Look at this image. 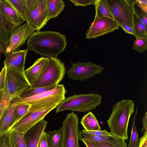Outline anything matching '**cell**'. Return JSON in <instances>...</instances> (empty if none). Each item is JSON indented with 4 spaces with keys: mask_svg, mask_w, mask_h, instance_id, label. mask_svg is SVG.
<instances>
[{
    "mask_svg": "<svg viewBox=\"0 0 147 147\" xmlns=\"http://www.w3.org/2000/svg\"><path fill=\"white\" fill-rule=\"evenodd\" d=\"M65 36L55 31H37L27 40L28 50L32 51L42 57H57L67 46Z\"/></svg>",
    "mask_w": 147,
    "mask_h": 147,
    "instance_id": "obj_1",
    "label": "cell"
},
{
    "mask_svg": "<svg viewBox=\"0 0 147 147\" xmlns=\"http://www.w3.org/2000/svg\"><path fill=\"white\" fill-rule=\"evenodd\" d=\"M134 103L132 100L123 99L115 104L107 121L110 133L113 135L127 140L129 118L134 111Z\"/></svg>",
    "mask_w": 147,
    "mask_h": 147,
    "instance_id": "obj_2",
    "label": "cell"
},
{
    "mask_svg": "<svg viewBox=\"0 0 147 147\" xmlns=\"http://www.w3.org/2000/svg\"><path fill=\"white\" fill-rule=\"evenodd\" d=\"M101 96L97 94H76L65 98L56 107V113L65 110L84 113L95 109L101 103Z\"/></svg>",
    "mask_w": 147,
    "mask_h": 147,
    "instance_id": "obj_3",
    "label": "cell"
},
{
    "mask_svg": "<svg viewBox=\"0 0 147 147\" xmlns=\"http://www.w3.org/2000/svg\"><path fill=\"white\" fill-rule=\"evenodd\" d=\"M67 90L63 84H59L53 89L29 97L19 98L31 105L29 111L39 110L50 105L61 103L65 98Z\"/></svg>",
    "mask_w": 147,
    "mask_h": 147,
    "instance_id": "obj_4",
    "label": "cell"
},
{
    "mask_svg": "<svg viewBox=\"0 0 147 147\" xmlns=\"http://www.w3.org/2000/svg\"><path fill=\"white\" fill-rule=\"evenodd\" d=\"M49 57L48 65L41 76L31 87L56 86L63 78L66 71L63 63L57 57Z\"/></svg>",
    "mask_w": 147,
    "mask_h": 147,
    "instance_id": "obj_5",
    "label": "cell"
},
{
    "mask_svg": "<svg viewBox=\"0 0 147 147\" xmlns=\"http://www.w3.org/2000/svg\"><path fill=\"white\" fill-rule=\"evenodd\" d=\"M5 87L3 90L11 99L19 98L22 94L31 86L24 72L6 67Z\"/></svg>",
    "mask_w": 147,
    "mask_h": 147,
    "instance_id": "obj_6",
    "label": "cell"
},
{
    "mask_svg": "<svg viewBox=\"0 0 147 147\" xmlns=\"http://www.w3.org/2000/svg\"><path fill=\"white\" fill-rule=\"evenodd\" d=\"M106 1L114 20L119 26L120 27L122 26L126 25L134 29V1L106 0Z\"/></svg>",
    "mask_w": 147,
    "mask_h": 147,
    "instance_id": "obj_7",
    "label": "cell"
},
{
    "mask_svg": "<svg viewBox=\"0 0 147 147\" xmlns=\"http://www.w3.org/2000/svg\"><path fill=\"white\" fill-rule=\"evenodd\" d=\"M49 20L47 0H35L28 8L26 22L32 29L40 31Z\"/></svg>",
    "mask_w": 147,
    "mask_h": 147,
    "instance_id": "obj_8",
    "label": "cell"
},
{
    "mask_svg": "<svg viewBox=\"0 0 147 147\" xmlns=\"http://www.w3.org/2000/svg\"><path fill=\"white\" fill-rule=\"evenodd\" d=\"M79 119L74 112L69 113L63 122V147H80Z\"/></svg>",
    "mask_w": 147,
    "mask_h": 147,
    "instance_id": "obj_9",
    "label": "cell"
},
{
    "mask_svg": "<svg viewBox=\"0 0 147 147\" xmlns=\"http://www.w3.org/2000/svg\"><path fill=\"white\" fill-rule=\"evenodd\" d=\"M59 104L55 103L35 111H29L9 129L24 134L33 125L44 119L49 113L56 108Z\"/></svg>",
    "mask_w": 147,
    "mask_h": 147,
    "instance_id": "obj_10",
    "label": "cell"
},
{
    "mask_svg": "<svg viewBox=\"0 0 147 147\" xmlns=\"http://www.w3.org/2000/svg\"><path fill=\"white\" fill-rule=\"evenodd\" d=\"M104 67L90 62H78L72 63L67 72L68 78L71 80L84 81L99 74Z\"/></svg>",
    "mask_w": 147,
    "mask_h": 147,
    "instance_id": "obj_11",
    "label": "cell"
},
{
    "mask_svg": "<svg viewBox=\"0 0 147 147\" xmlns=\"http://www.w3.org/2000/svg\"><path fill=\"white\" fill-rule=\"evenodd\" d=\"M119 26L114 20L103 17L95 18L86 34V38L91 39L113 32Z\"/></svg>",
    "mask_w": 147,
    "mask_h": 147,
    "instance_id": "obj_12",
    "label": "cell"
},
{
    "mask_svg": "<svg viewBox=\"0 0 147 147\" xmlns=\"http://www.w3.org/2000/svg\"><path fill=\"white\" fill-rule=\"evenodd\" d=\"M35 30L29 26L27 22L24 24L15 27L11 32L9 45L4 55H7L20 50L28 37Z\"/></svg>",
    "mask_w": 147,
    "mask_h": 147,
    "instance_id": "obj_13",
    "label": "cell"
},
{
    "mask_svg": "<svg viewBox=\"0 0 147 147\" xmlns=\"http://www.w3.org/2000/svg\"><path fill=\"white\" fill-rule=\"evenodd\" d=\"M47 121L43 119L23 134L27 147H37L41 136L45 131Z\"/></svg>",
    "mask_w": 147,
    "mask_h": 147,
    "instance_id": "obj_14",
    "label": "cell"
},
{
    "mask_svg": "<svg viewBox=\"0 0 147 147\" xmlns=\"http://www.w3.org/2000/svg\"><path fill=\"white\" fill-rule=\"evenodd\" d=\"M79 140L97 142L115 147H127L125 140L122 138L114 136L109 137L94 136L87 133L84 129L80 132Z\"/></svg>",
    "mask_w": 147,
    "mask_h": 147,
    "instance_id": "obj_15",
    "label": "cell"
},
{
    "mask_svg": "<svg viewBox=\"0 0 147 147\" xmlns=\"http://www.w3.org/2000/svg\"><path fill=\"white\" fill-rule=\"evenodd\" d=\"M49 60L48 57H40L36 60L31 66L24 71L26 77L31 87L41 76L48 65Z\"/></svg>",
    "mask_w": 147,
    "mask_h": 147,
    "instance_id": "obj_16",
    "label": "cell"
},
{
    "mask_svg": "<svg viewBox=\"0 0 147 147\" xmlns=\"http://www.w3.org/2000/svg\"><path fill=\"white\" fill-rule=\"evenodd\" d=\"M28 50V49H20L7 55L4 62V66L24 72L26 57Z\"/></svg>",
    "mask_w": 147,
    "mask_h": 147,
    "instance_id": "obj_17",
    "label": "cell"
},
{
    "mask_svg": "<svg viewBox=\"0 0 147 147\" xmlns=\"http://www.w3.org/2000/svg\"><path fill=\"white\" fill-rule=\"evenodd\" d=\"M0 9L6 20L15 27L21 25L25 22L6 0H0Z\"/></svg>",
    "mask_w": 147,
    "mask_h": 147,
    "instance_id": "obj_18",
    "label": "cell"
},
{
    "mask_svg": "<svg viewBox=\"0 0 147 147\" xmlns=\"http://www.w3.org/2000/svg\"><path fill=\"white\" fill-rule=\"evenodd\" d=\"M18 99L12 100L7 110L0 119V133L6 131L14 123V109Z\"/></svg>",
    "mask_w": 147,
    "mask_h": 147,
    "instance_id": "obj_19",
    "label": "cell"
},
{
    "mask_svg": "<svg viewBox=\"0 0 147 147\" xmlns=\"http://www.w3.org/2000/svg\"><path fill=\"white\" fill-rule=\"evenodd\" d=\"M15 27L6 20L0 9V40L6 48L9 45L11 32Z\"/></svg>",
    "mask_w": 147,
    "mask_h": 147,
    "instance_id": "obj_20",
    "label": "cell"
},
{
    "mask_svg": "<svg viewBox=\"0 0 147 147\" xmlns=\"http://www.w3.org/2000/svg\"><path fill=\"white\" fill-rule=\"evenodd\" d=\"M80 123L85 130L94 131L101 130L98 121L92 112L85 114L81 119Z\"/></svg>",
    "mask_w": 147,
    "mask_h": 147,
    "instance_id": "obj_21",
    "label": "cell"
},
{
    "mask_svg": "<svg viewBox=\"0 0 147 147\" xmlns=\"http://www.w3.org/2000/svg\"><path fill=\"white\" fill-rule=\"evenodd\" d=\"M94 4L95 9V18L105 17L114 20L106 0H95Z\"/></svg>",
    "mask_w": 147,
    "mask_h": 147,
    "instance_id": "obj_22",
    "label": "cell"
},
{
    "mask_svg": "<svg viewBox=\"0 0 147 147\" xmlns=\"http://www.w3.org/2000/svg\"><path fill=\"white\" fill-rule=\"evenodd\" d=\"M47 134L48 147H63L62 128L57 130L48 131Z\"/></svg>",
    "mask_w": 147,
    "mask_h": 147,
    "instance_id": "obj_23",
    "label": "cell"
},
{
    "mask_svg": "<svg viewBox=\"0 0 147 147\" xmlns=\"http://www.w3.org/2000/svg\"><path fill=\"white\" fill-rule=\"evenodd\" d=\"M49 18L57 17L64 9L65 3L62 0H47Z\"/></svg>",
    "mask_w": 147,
    "mask_h": 147,
    "instance_id": "obj_24",
    "label": "cell"
},
{
    "mask_svg": "<svg viewBox=\"0 0 147 147\" xmlns=\"http://www.w3.org/2000/svg\"><path fill=\"white\" fill-rule=\"evenodd\" d=\"M24 21L26 22L27 7L26 0H6Z\"/></svg>",
    "mask_w": 147,
    "mask_h": 147,
    "instance_id": "obj_25",
    "label": "cell"
},
{
    "mask_svg": "<svg viewBox=\"0 0 147 147\" xmlns=\"http://www.w3.org/2000/svg\"><path fill=\"white\" fill-rule=\"evenodd\" d=\"M31 105L21 101L19 98L14 109V123L25 115L29 111Z\"/></svg>",
    "mask_w": 147,
    "mask_h": 147,
    "instance_id": "obj_26",
    "label": "cell"
},
{
    "mask_svg": "<svg viewBox=\"0 0 147 147\" xmlns=\"http://www.w3.org/2000/svg\"><path fill=\"white\" fill-rule=\"evenodd\" d=\"M133 28L134 36L136 38L140 37L147 38V27L141 22L134 14L133 19Z\"/></svg>",
    "mask_w": 147,
    "mask_h": 147,
    "instance_id": "obj_27",
    "label": "cell"
},
{
    "mask_svg": "<svg viewBox=\"0 0 147 147\" xmlns=\"http://www.w3.org/2000/svg\"><path fill=\"white\" fill-rule=\"evenodd\" d=\"M10 138L11 147H27L23 133L10 129Z\"/></svg>",
    "mask_w": 147,
    "mask_h": 147,
    "instance_id": "obj_28",
    "label": "cell"
},
{
    "mask_svg": "<svg viewBox=\"0 0 147 147\" xmlns=\"http://www.w3.org/2000/svg\"><path fill=\"white\" fill-rule=\"evenodd\" d=\"M56 86L37 88L30 87L25 90L20 95L19 98H24L32 96L43 92L53 89Z\"/></svg>",
    "mask_w": 147,
    "mask_h": 147,
    "instance_id": "obj_29",
    "label": "cell"
},
{
    "mask_svg": "<svg viewBox=\"0 0 147 147\" xmlns=\"http://www.w3.org/2000/svg\"><path fill=\"white\" fill-rule=\"evenodd\" d=\"M138 107L132 120V129L129 143L128 147H138L139 140L138 137V131L136 125V118L137 114Z\"/></svg>",
    "mask_w": 147,
    "mask_h": 147,
    "instance_id": "obj_30",
    "label": "cell"
},
{
    "mask_svg": "<svg viewBox=\"0 0 147 147\" xmlns=\"http://www.w3.org/2000/svg\"><path fill=\"white\" fill-rule=\"evenodd\" d=\"M133 6L135 15L141 22L147 26V13L139 6L136 0L133 1Z\"/></svg>",
    "mask_w": 147,
    "mask_h": 147,
    "instance_id": "obj_31",
    "label": "cell"
},
{
    "mask_svg": "<svg viewBox=\"0 0 147 147\" xmlns=\"http://www.w3.org/2000/svg\"><path fill=\"white\" fill-rule=\"evenodd\" d=\"M132 49L142 53L147 49V38H136L134 41Z\"/></svg>",
    "mask_w": 147,
    "mask_h": 147,
    "instance_id": "obj_32",
    "label": "cell"
},
{
    "mask_svg": "<svg viewBox=\"0 0 147 147\" xmlns=\"http://www.w3.org/2000/svg\"><path fill=\"white\" fill-rule=\"evenodd\" d=\"M0 147H11L10 138V129L0 133Z\"/></svg>",
    "mask_w": 147,
    "mask_h": 147,
    "instance_id": "obj_33",
    "label": "cell"
},
{
    "mask_svg": "<svg viewBox=\"0 0 147 147\" xmlns=\"http://www.w3.org/2000/svg\"><path fill=\"white\" fill-rule=\"evenodd\" d=\"M85 130L87 133L96 136L109 137L114 136L110 132L109 133L107 132L105 129L102 130H100L94 131H87Z\"/></svg>",
    "mask_w": 147,
    "mask_h": 147,
    "instance_id": "obj_34",
    "label": "cell"
},
{
    "mask_svg": "<svg viewBox=\"0 0 147 147\" xmlns=\"http://www.w3.org/2000/svg\"><path fill=\"white\" fill-rule=\"evenodd\" d=\"M70 1L76 6L86 7L88 5L94 4L95 0H70Z\"/></svg>",
    "mask_w": 147,
    "mask_h": 147,
    "instance_id": "obj_35",
    "label": "cell"
},
{
    "mask_svg": "<svg viewBox=\"0 0 147 147\" xmlns=\"http://www.w3.org/2000/svg\"><path fill=\"white\" fill-rule=\"evenodd\" d=\"M6 71V67L4 66L0 73V91L3 90L5 87Z\"/></svg>",
    "mask_w": 147,
    "mask_h": 147,
    "instance_id": "obj_36",
    "label": "cell"
},
{
    "mask_svg": "<svg viewBox=\"0 0 147 147\" xmlns=\"http://www.w3.org/2000/svg\"><path fill=\"white\" fill-rule=\"evenodd\" d=\"M47 140V134L45 131L41 136L37 147H48Z\"/></svg>",
    "mask_w": 147,
    "mask_h": 147,
    "instance_id": "obj_37",
    "label": "cell"
},
{
    "mask_svg": "<svg viewBox=\"0 0 147 147\" xmlns=\"http://www.w3.org/2000/svg\"><path fill=\"white\" fill-rule=\"evenodd\" d=\"M139 140L138 147H147V129L145 130L143 136Z\"/></svg>",
    "mask_w": 147,
    "mask_h": 147,
    "instance_id": "obj_38",
    "label": "cell"
},
{
    "mask_svg": "<svg viewBox=\"0 0 147 147\" xmlns=\"http://www.w3.org/2000/svg\"><path fill=\"white\" fill-rule=\"evenodd\" d=\"M139 6L147 13V0H136Z\"/></svg>",
    "mask_w": 147,
    "mask_h": 147,
    "instance_id": "obj_39",
    "label": "cell"
},
{
    "mask_svg": "<svg viewBox=\"0 0 147 147\" xmlns=\"http://www.w3.org/2000/svg\"><path fill=\"white\" fill-rule=\"evenodd\" d=\"M143 127L141 129L142 134H143L145 130L147 129V112H146L144 116L142 118Z\"/></svg>",
    "mask_w": 147,
    "mask_h": 147,
    "instance_id": "obj_40",
    "label": "cell"
},
{
    "mask_svg": "<svg viewBox=\"0 0 147 147\" xmlns=\"http://www.w3.org/2000/svg\"><path fill=\"white\" fill-rule=\"evenodd\" d=\"M120 27L126 33L134 35V31L132 28L126 25L122 26Z\"/></svg>",
    "mask_w": 147,
    "mask_h": 147,
    "instance_id": "obj_41",
    "label": "cell"
},
{
    "mask_svg": "<svg viewBox=\"0 0 147 147\" xmlns=\"http://www.w3.org/2000/svg\"><path fill=\"white\" fill-rule=\"evenodd\" d=\"M82 141L84 143L86 147H96L92 142L86 140H82Z\"/></svg>",
    "mask_w": 147,
    "mask_h": 147,
    "instance_id": "obj_42",
    "label": "cell"
},
{
    "mask_svg": "<svg viewBox=\"0 0 147 147\" xmlns=\"http://www.w3.org/2000/svg\"><path fill=\"white\" fill-rule=\"evenodd\" d=\"M6 49V47L0 40V59L1 53H3L4 54L5 52Z\"/></svg>",
    "mask_w": 147,
    "mask_h": 147,
    "instance_id": "obj_43",
    "label": "cell"
},
{
    "mask_svg": "<svg viewBox=\"0 0 147 147\" xmlns=\"http://www.w3.org/2000/svg\"><path fill=\"white\" fill-rule=\"evenodd\" d=\"M96 147H115L111 146L102 144L97 142H92Z\"/></svg>",
    "mask_w": 147,
    "mask_h": 147,
    "instance_id": "obj_44",
    "label": "cell"
},
{
    "mask_svg": "<svg viewBox=\"0 0 147 147\" xmlns=\"http://www.w3.org/2000/svg\"><path fill=\"white\" fill-rule=\"evenodd\" d=\"M3 95V90L0 91V119L1 118L0 114L2 104Z\"/></svg>",
    "mask_w": 147,
    "mask_h": 147,
    "instance_id": "obj_45",
    "label": "cell"
}]
</instances>
